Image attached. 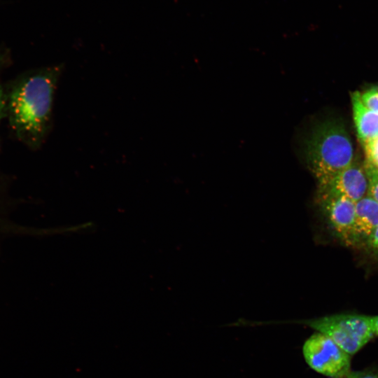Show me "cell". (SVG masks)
Wrapping results in <instances>:
<instances>
[{
    "label": "cell",
    "mask_w": 378,
    "mask_h": 378,
    "mask_svg": "<svg viewBox=\"0 0 378 378\" xmlns=\"http://www.w3.org/2000/svg\"><path fill=\"white\" fill-rule=\"evenodd\" d=\"M328 221L337 237L345 244L358 241L355 229V202L341 197L319 195Z\"/></svg>",
    "instance_id": "5"
},
{
    "label": "cell",
    "mask_w": 378,
    "mask_h": 378,
    "mask_svg": "<svg viewBox=\"0 0 378 378\" xmlns=\"http://www.w3.org/2000/svg\"><path fill=\"white\" fill-rule=\"evenodd\" d=\"M302 353L314 371L331 378H339L350 371L351 355L326 335L316 332L306 340Z\"/></svg>",
    "instance_id": "4"
},
{
    "label": "cell",
    "mask_w": 378,
    "mask_h": 378,
    "mask_svg": "<svg viewBox=\"0 0 378 378\" xmlns=\"http://www.w3.org/2000/svg\"><path fill=\"white\" fill-rule=\"evenodd\" d=\"M372 326L375 335H378V316H372Z\"/></svg>",
    "instance_id": "15"
},
{
    "label": "cell",
    "mask_w": 378,
    "mask_h": 378,
    "mask_svg": "<svg viewBox=\"0 0 378 378\" xmlns=\"http://www.w3.org/2000/svg\"><path fill=\"white\" fill-rule=\"evenodd\" d=\"M307 165L318 182L329 181L354 162L351 139L338 120H327L317 125L305 141Z\"/></svg>",
    "instance_id": "2"
},
{
    "label": "cell",
    "mask_w": 378,
    "mask_h": 378,
    "mask_svg": "<svg viewBox=\"0 0 378 378\" xmlns=\"http://www.w3.org/2000/svg\"><path fill=\"white\" fill-rule=\"evenodd\" d=\"M372 249L378 254V226L368 239Z\"/></svg>",
    "instance_id": "14"
},
{
    "label": "cell",
    "mask_w": 378,
    "mask_h": 378,
    "mask_svg": "<svg viewBox=\"0 0 378 378\" xmlns=\"http://www.w3.org/2000/svg\"><path fill=\"white\" fill-rule=\"evenodd\" d=\"M378 226V203L366 195L355 203V229L358 241L368 239Z\"/></svg>",
    "instance_id": "8"
},
{
    "label": "cell",
    "mask_w": 378,
    "mask_h": 378,
    "mask_svg": "<svg viewBox=\"0 0 378 378\" xmlns=\"http://www.w3.org/2000/svg\"><path fill=\"white\" fill-rule=\"evenodd\" d=\"M366 162L378 168V138L363 144Z\"/></svg>",
    "instance_id": "12"
},
{
    "label": "cell",
    "mask_w": 378,
    "mask_h": 378,
    "mask_svg": "<svg viewBox=\"0 0 378 378\" xmlns=\"http://www.w3.org/2000/svg\"><path fill=\"white\" fill-rule=\"evenodd\" d=\"M363 168L368 182V195L378 203V168L366 161Z\"/></svg>",
    "instance_id": "9"
},
{
    "label": "cell",
    "mask_w": 378,
    "mask_h": 378,
    "mask_svg": "<svg viewBox=\"0 0 378 378\" xmlns=\"http://www.w3.org/2000/svg\"><path fill=\"white\" fill-rule=\"evenodd\" d=\"M8 53L2 48H0V75L2 70L8 64ZM6 117V89L0 79V123L2 119Z\"/></svg>",
    "instance_id": "10"
},
{
    "label": "cell",
    "mask_w": 378,
    "mask_h": 378,
    "mask_svg": "<svg viewBox=\"0 0 378 378\" xmlns=\"http://www.w3.org/2000/svg\"><path fill=\"white\" fill-rule=\"evenodd\" d=\"M354 120L360 142L364 144L378 138V112L365 106L360 99V93L351 94Z\"/></svg>",
    "instance_id": "7"
},
{
    "label": "cell",
    "mask_w": 378,
    "mask_h": 378,
    "mask_svg": "<svg viewBox=\"0 0 378 378\" xmlns=\"http://www.w3.org/2000/svg\"><path fill=\"white\" fill-rule=\"evenodd\" d=\"M321 332L352 356L375 335L372 316L342 313L295 321Z\"/></svg>",
    "instance_id": "3"
},
{
    "label": "cell",
    "mask_w": 378,
    "mask_h": 378,
    "mask_svg": "<svg viewBox=\"0 0 378 378\" xmlns=\"http://www.w3.org/2000/svg\"><path fill=\"white\" fill-rule=\"evenodd\" d=\"M363 104L371 110L378 112V87H373L360 93Z\"/></svg>",
    "instance_id": "11"
},
{
    "label": "cell",
    "mask_w": 378,
    "mask_h": 378,
    "mask_svg": "<svg viewBox=\"0 0 378 378\" xmlns=\"http://www.w3.org/2000/svg\"><path fill=\"white\" fill-rule=\"evenodd\" d=\"M63 64L18 76L6 88V117L15 137L32 150L41 148L53 125V108Z\"/></svg>",
    "instance_id": "1"
},
{
    "label": "cell",
    "mask_w": 378,
    "mask_h": 378,
    "mask_svg": "<svg viewBox=\"0 0 378 378\" xmlns=\"http://www.w3.org/2000/svg\"><path fill=\"white\" fill-rule=\"evenodd\" d=\"M368 182L364 168L355 163L319 186V195L341 197L357 202L368 194Z\"/></svg>",
    "instance_id": "6"
},
{
    "label": "cell",
    "mask_w": 378,
    "mask_h": 378,
    "mask_svg": "<svg viewBox=\"0 0 378 378\" xmlns=\"http://www.w3.org/2000/svg\"><path fill=\"white\" fill-rule=\"evenodd\" d=\"M339 378H378V370L365 369L360 371H349Z\"/></svg>",
    "instance_id": "13"
}]
</instances>
